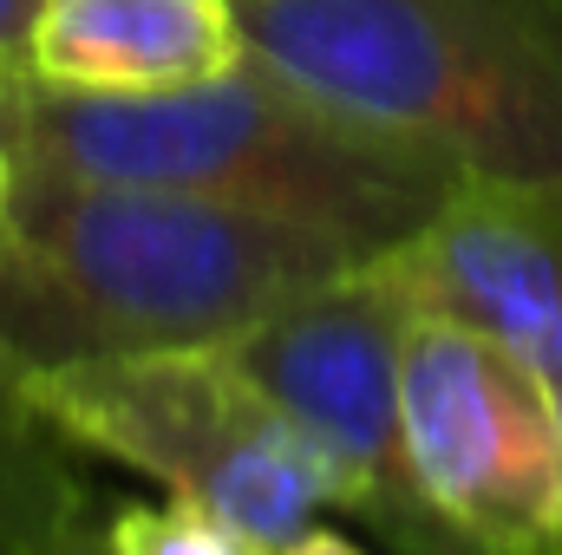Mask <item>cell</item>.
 <instances>
[{"label":"cell","instance_id":"1","mask_svg":"<svg viewBox=\"0 0 562 555\" xmlns=\"http://www.w3.org/2000/svg\"><path fill=\"white\" fill-rule=\"evenodd\" d=\"M327 229L138 183L13 170L0 216V380L72 360L223 347L360 269Z\"/></svg>","mask_w":562,"mask_h":555},{"label":"cell","instance_id":"2","mask_svg":"<svg viewBox=\"0 0 562 555\" xmlns=\"http://www.w3.org/2000/svg\"><path fill=\"white\" fill-rule=\"evenodd\" d=\"M13 170L183 190L340 236L367 262L406 249L458 196V170L419 144L334 112L269 59L157 99H92L26 79Z\"/></svg>","mask_w":562,"mask_h":555},{"label":"cell","instance_id":"3","mask_svg":"<svg viewBox=\"0 0 562 555\" xmlns=\"http://www.w3.org/2000/svg\"><path fill=\"white\" fill-rule=\"evenodd\" d=\"M243 39L464 183H562V0H236Z\"/></svg>","mask_w":562,"mask_h":555},{"label":"cell","instance_id":"4","mask_svg":"<svg viewBox=\"0 0 562 555\" xmlns=\"http://www.w3.org/2000/svg\"><path fill=\"white\" fill-rule=\"evenodd\" d=\"M20 393L72 451L138 471L269 550L314 530L321 510H340L321 444L223 347L72 360L20 380Z\"/></svg>","mask_w":562,"mask_h":555},{"label":"cell","instance_id":"5","mask_svg":"<svg viewBox=\"0 0 562 555\" xmlns=\"http://www.w3.org/2000/svg\"><path fill=\"white\" fill-rule=\"evenodd\" d=\"M406 327L413 301L380 256L281 301L269 320L223 340V353L288 412L294 431L321 444L340 477V510L386 536L393 555H471L445 536L413 484L400 424Z\"/></svg>","mask_w":562,"mask_h":555},{"label":"cell","instance_id":"6","mask_svg":"<svg viewBox=\"0 0 562 555\" xmlns=\"http://www.w3.org/2000/svg\"><path fill=\"white\" fill-rule=\"evenodd\" d=\"M400 424L425 510L471 555H562L557 386L497 340L413 314Z\"/></svg>","mask_w":562,"mask_h":555},{"label":"cell","instance_id":"7","mask_svg":"<svg viewBox=\"0 0 562 555\" xmlns=\"http://www.w3.org/2000/svg\"><path fill=\"white\" fill-rule=\"evenodd\" d=\"M413 314L458 320L550 386L562 380V183H458L406 249L386 256Z\"/></svg>","mask_w":562,"mask_h":555},{"label":"cell","instance_id":"8","mask_svg":"<svg viewBox=\"0 0 562 555\" xmlns=\"http://www.w3.org/2000/svg\"><path fill=\"white\" fill-rule=\"evenodd\" d=\"M249 59L236 0H40L26 79L92 99L210 86Z\"/></svg>","mask_w":562,"mask_h":555},{"label":"cell","instance_id":"9","mask_svg":"<svg viewBox=\"0 0 562 555\" xmlns=\"http://www.w3.org/2000/svg\"><path fill=\"white\" fill-rule=\"evenodd\" d=\"M79 451L0 380V555H105L99 490Z\"/></svg>","mask_w":562,"mask_h":555},{"label":"cell","instance_id":"10","mask_svg":"<svg viewBox=\"0 0 562 555\" xmlns=\"http://www.w3.org/2000/svg\"><path fill=\"white\" fill-rule=\"evenodd\" d=\"M105 555H276V550L243 536L236 523L170 497V503H112L105 510Z\"/></svg>","mask_w":562,"mask_h":555},{"label":"cell","instance_id":"11","mask_svg":"<svg viewBox=\"0 0 562 555\" xmlns=\"http://www.w3.org/2000/svg\"><path fill=\"white\" fill-rule=\"evenodd\" d=\"M20 99H26V66L0 59V163H13V144H20Z\"/></svg>","mask_w":562,"mask_h":555},{"label":"cell","instance_id":"12","mask_svg":"<svg viewBox=\"0 0 562 555\" xmlns=\"http://www.w3.org/2000/svg\"><path fill=\"white\" fill-rule=\"evenodd\" d=\"M33 13H40V0H0V59H20V66H26Z\"/></svg>","mask_w":562,"mask_h":555},{"label":"cell","instance_id":"13","mask_svg":"<svg viewBox=\"0 0 562 555\" xmlns=\"http://www.w3.org/2000/svg\"><path fill=\"white\" fill-rule=\"evenodd\" d=\"M276 555H367L353 536H340V530H327V523H314V530H301L294 543H281Z\"/></svg>","mask_w":562,"mask_h":555},{"label":"cell","instance_id":"14","mask_svg":"<svg viewBox=\"0 0 562 555\" xmlns=\"http://www.w3.org/2000/svg\"><path fill=\"white\" fill-rule=\"evenodd\" d=\"M7 183H13V163H0V216H7Z\"/></svg>","mask_w":562,"mask_h":555},{"label":"cell","instance_id":"15","mask_svg":"<svg viewBox=\"0 0 562 555\" xmlns=\"http://www.w3.org/2000/svg\"><path fill=\"white\" fill-rule=\"evenodd\" d=\"M557 406H562V380H557Z\"/></svg>","mask_w":562,"mask_h":555}]
</instances>
